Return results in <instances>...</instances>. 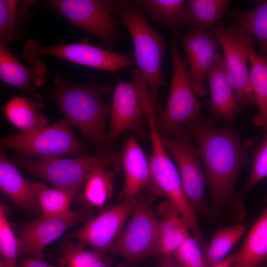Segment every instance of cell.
Returning <instances> with one entry per match:
<instances>
[{
    "mask_svg": "<svg viewBox=\"0 0 267 267\" xmlns=\"http://www.w3.org/2000/svg\"><path fill=\"white\" fill-rule=\"evenodd\" d=\"M202 159L211 194L212 222L242 223L245 215L244 200L235 189L242 169L250 162V151L259 142L251 138L241 142L236 131L219 128L200 117L186 124Z\"/></svg>",
    "mask_w": 267,
    "mask_h": 267,
    "instance_id": "6da1fadb",
    "label": "cell"
},
{
    "mask_svg": "<svg viewBox=\"0 0 267 267\" xmlns=\"http://www.w3.org/2000/svg\"><path fill=\"white\" fill-rule=\"evenodd\" d=\"M53 83L51 96L69 124L97 146L106 143L105 125L110 117L111 106L105 102L104 96L109 87L93 83H73L60 75Z\"/></svg>",
    "mask_w": 267,
    "mask_h": 267,
    "instance_id": "7a4b0ae2",
    "label": "cell"
},
{
    "mask_svg": "<svg viewBox=\"0 0 267 267\" xmlns=\"http://www.w3.org/2000/svg\"><path fill=\"white\" fill-rule=\"evenodd\" d=\"M142 10L138 0H114V14L124 24L132 37L134 61L149 87L150 105L156 112L159 106V90L165 85L162 62L165 38L152 27Z\"/></svg>",
    "mask_w": 267,
    "mask_h": 267,
    "instance_id": "3957f363",
    "label": "cell"
},
{
    "mask_svg": "<svg viewBox=\"0 0 267 267\" xmlns=\"http://www.w3.org/2000/svg\"><path fill=\"white\" fill-rule=\"evenodd\" d=\"M147 117L152 146L149 160L151 187L157 194L165 196L178 210L204 251L207 245L198 226L196 213L185 193L179 174L166 152L157 130L155 114L149 112Z\"/></svg>",
    "mask_w": 267,
    "mask_h": 267,
    "instance_id": "277c9868",
    "label": "cell"
},
{
    "mask_svg": "<svg viewBox=\"0 0 267 267\" xmlns=\"http://www.w3.org/2000/svg\"><path fill=\"white\" fill-rule=\"evenodd\" d=\"M171 57L173 75L167 103L164 111L156 122L157 130L161 137H167L181 126L187 124L201 116L199 102L193 91L187 60L182 58L178 44V30L171 29Z\"/></svg>",
    "mask_w": 267,
    "mask_h": 267,
    "instance_id": "5b68a950",
    "label": "cell"
},
{
    "mask_svg": "<svg viewBox=\"0 0 267 267\" xmlns=\"http://www.w3.org/2000/svg\"><path fill=\"white\" fill-rule=\"evenodd\" d=\"M12 161L16 166L46 180L56 188L74 194L93 169L103 166L118 169L121 159L120 154L116 153L100 156L82 155L73 159L32 160L17 157Z\"/></svg>",
    "mask_w": 267,
    "mask_h": 267,
    "instance_id": "8992f818",
    "label": "cell"
},
{
    "mask_svg": "<svg viewBox=\"0 0 267 267\" xmlns=\"http://www.w3.org/2000/svg\"><path fill=\"white\" fill-rule=\"evenodd\" d=\"M0 145L2 148L16 150L26 158L39 160L67 155L80 156L87 149L86 145L74 135L67 121L63 119L31 132L2 137Z\"/></svg>",
    "mask_w": 267,
    "mask_h": 267,
    "instance_id": "52a82bcc",
    "label": "cell"
},
{
    "mask_svg": "<svg viewBox=\"0 0 267 267\" xmlns=\"http://www.w3.org/2000/svg\"><path fill=\"white\" fill-rule=\"evenodd\" d=\"M23 49L24 58L32 64L44 55H52L82 65L112 72L136 64L129 56L92 45L87 38L77 43L48 45H40L34 39H30Z\"/></svg>",
    "mask_w": 267,
    "mask_h": 267,
    "instance_id": "ba28073f",
    "label": "cell"
},
{
    "mask_svg": "<svg viewBox=\"0 0 267 267\" xmlns=\"http://www.w3.org/2000/svg\"><path fill=\"white\" fill-rule=\"evenodd\" d=\"M174 133V137H162L163 143L177 164L183 188L194 210L208 220L211 208L204 192L208 179L201 166L200 151L181 127Z\"/></svg>",
    "mask_w": 267,
    "mask_h": 267,
    "instance_id": "9c48e42d",
    "label": "cell"
},
{
    "mask_svg": "<svg viewBox=\"0 0 267 267\" xmlns=\"http://www.w3.org/2000/svg\"><path fill=\"white\" fill-rule=\"evenodd\" d=\"M147 83L139 70L134 68L129 81L119 80L111 106V125L107 143H113L123 133L138 130L147 116L150 104Z\"/></svg>",
    "mask_w": 267,
    "mask_h": 267,
    "instance_id": "30bf717a",
    "label": "cell"
},
{
    "mask_svg": "<svg viewBox=\"0 0 267 267\" xmlns=\"http://www.w3.org/2000/svg\"><path fill=\"white\" fill-rule=\"evenodd\" d=\"M49 3L73 26L98 38L102 47L112 50L119 32L113 17L114 0H52Z\"/></svg>",
    "mask_w": 267,
    "mask_h": 267,
    "instance_id": "8fae6325",
    "label": "cell"
},
{
    "mask_svg": "<svg viewBox=\"0 0 267 267\" xmlns=\"http://www.w3.org/2000/svg\"><path fill=\"white\" fill-rule=\"evenodd\" d=\"M159 232L160 221L149 203L137 201L129 222L108 252L132 261L160 256Z\"/></svg>",
    "mask_w": 267,
    "mask_h": 267,
    "instance_id": "7c38bea8",
    "label": "cell"
},
{
    "mask_svg": "<svg viewBox=\"0 0 267 267\" xmlns=\"http://www.w3.org/2000/svg\"><path fill=\"white\" fill-rule=\"evenodd\" d=\"M224 53L226 74L240 109L255 102L250 83L247 47L248 34L235 26L220 22L212 28Z\"/></svg>",
    "mask_w": 267,
    "mask_h": 267,
    "instance_id": "4fadbf2b",
    "label": "cell"
},
{
    "mask_svg": "<svg viewBox=\"0 0 267 267\" xmlns=\"http://www.w3.org/2000/svg\"><path fill=\"white\" fill-rule=\"evenodd\" d=\"M89 206H85L76 212L70 210L59 216L42 217L27 223L19 232L20 254H30L32 258L42 259L44 249L47 245L59 238L72 226L89 219Z\"/></svg>",
    "mask_w": 267,
    "mask_h": 267,
    "instance_id": "5bb4252c",
    "label": "cell"
},
{
    "mask_svg": "<svg viewBox=\"0 0 267 267\" xmlns=\"http://www.w3.org/2000/svg\"><path fill=\"white\" fill-rule=\"evenodd\" d=\"M135 197L106 210L90 219L77 232L67 236L88 244L98 253L108 251L120 233L137 202Z\"/></svg>",
    "mask_w": 267,
    "mask_h": 267,
    "instance_id": "9a60e30c",
    "label": "cell"
},
{
    "mask_svg": "<svg viewBox=\"0 0 267 267\" xmlns=\"http://www.w3.org/2000/svg\"><path fill=\"white\" fill-rule=\"evenodd\" d=\"M190 64L189 74L195 95L204 97L207 92L205 81L220 53V44L214 34L195 30L179 38Z\"/></svg>",
    "mask_w": 267,
    "mask_h": 267,
    "instance_id": "2e32d148",
    "label": "cell"
},
{
    "mask_svg": "<svg viewBox=\"0 0 267 267\" xmlns=\"http://www.w3.org/2000/svg\"><path fill=\"white\" fill-rule=\"evenodd\" d=\"M46 74V67L40 59L27 68L4 44H0V78L2 82L20 89L35 98L41 99L36 91L45 83Z\"/></svg>",
    "mask_w": 267,
    "mask_h": 267,
    "instance_id": "e0dca14e",
    "label": "cell"
},
{
    "mask_svg": "<svg viewBox=\"0 0 267 267\" xmlns=\"http://www.w3.org/2000/svg\"><path fill=\"white\" fill-rule=\"evenodd\" d=\"M207 77L210 92L209 106L212 114L225 122L233 121L240 113L241 109L226 75L223 57L220 53Z\"/></svg>",
    "mask_w": 267,
    "mask_h": 267,
    "instance_id": "ac0fdd59",
    "label": "cell"
},
{
    "mask_svg": "<svg viewBox=\"0 0 267 267\" xmlns=\"http://www.w3.org/2000/svg\"><path fill=\"white\" fill-rule=\"evenodd\" d=\"M121 163L125 176L122 197L124 200H131L144 188L151 185L149 161L133 136L126 142Z\"/></svg>",
    "mask_w": 267,
    "mask_h": 267,
    "instance_id": "d6986e66",
    "label": "cell"
},
{
    "mask_svg": "<svg viewBox=\"0 0 267 267\" xmlns=\"http://www.w3.org/2000/svg\"><path fill=\"white\" fill-rule=\"evenodd\" d=\"M0 187L15 204L30 213L39 211L40 205L33 184L26 180L5 154L0 152Z\"/></svg>",
    "mask_w": 267,
    "mask_h": 267,
    "instance_id": "ffe728a7",
    "label": "cell"
},
{
    "mask_svg": "<svg viewBox=\"0 0 267 267\" xmlns=\"http://www.w3.org/2000/svg\"><path fill=\"white\" fill-rule=\"evenodd\" d=\"M160 256L173 254L190 236V229L178 210L168 201L160 206Z\"/></svg>",
    "mask_w": 267,
    "mask_h": 267,
    "instance_id": "44dd1931",
    "label": "cell"
},
{
    "mask_svg": "<svg viewBox=\"0 0 267 267\" xmlns=\"http://www.w3.org/2000/svg\"><path fill=\"white\" fill-rule=\"evenodd\" d=\"M43 107L41 99L14 95L1 108L13 126L21 132H29L47 125L46 118L38 113Z\"/></svg>",
    "mask_w": 267,
    "mask_h": 267,
    "instance_id": "7402d4cb",
    "label": "cell"
},
{
    "mask_svg": "<svg viewBox=\"0 0 267 267\" xmlns=\"http://www.w3.org/2000/svg\"><path fill=\"white\" fill-rule=\"evenodd\" d=\"M267 262V205L248 234L231 267H256Z\"/></svg>",
    "mask_w": 267,
    "mask_h": 267,
    "instance_id": "603a6c76",
    "label": "cell"
},
{
    "mask_svg": "<svg viewBox=\"0 0 267 267\" xmlns=\"http://www.w3.org/2000/svg\"><path fill=\"white\" fill-rule=\"evenodd\" d=\"M252 38L248 34L247 39L250 63V83L255 102L259 108L258 119L265 130L267 128V56L256 53Z\"/></svg>",
    "mask_w": 267,
    "mask_h": 267,
    "instance_id": "cb8c5ba5",
    "label": "cell"
},
{
    "mask_svg": "<svg viewBox=\"0 0 267 267\" xmlns=\"http://www.w3.org/2000/svg\"><path fill=\"white\" fill-rule=\"evenodd\" d=\"M228 14L234 26L258 40L259 54L267 56V0L258 1L250 10L230 9Z\"/></svg>",
    "mask_w": 267,
    "mask_h": 267,
    "instance_id": "d4e9b609",
    "label": "cell"
},
{
    "mask_svg": "<svg viewBox=\"0 0 267 267\" xmlns=\"http://www.w3.org/2000/svg\"><path fill=\"white\" fill-rule=\"evenodd\" d=\"M230 3L227 0H190L185 3V25L207 31L222 17Z\"/></svg>",
    "mask_w": 267,
    "mask_h": 267,
    "instance_id": "484cf974",
    "label": "cell"
},
{
    "mask_svg": "<svg viewBox=\"0 0 267 267\" xmlns=\"http://www.w3.org/2000/svg\"><path fill=\"white\" fill-rule=\"evenodd\" d=\"M246 228V225L242 223H233L218 228L203 252L207 267H211L223 260L243 236Z\"/></svg>",
    "mask_w": 267,
    "mask_h": 267,
    "instance_id": "4316f807",
    "label": "cell"
},
{
    "mask_svg": "<svg viewBox=\"0 0 267 267\" xmlns=\"http://www.w3.org/2000/svg\"><path fill=\"white\" fill-rule=\"evenodd\" d=\"M139 3L151 19L172 29L184 27L185 1L183 0H140Z\"/></svg>",
    "mask_w": 267,
    "mask_h": 267,
    "instance_id": "83f0119b",
    "label": "cell"
},
{
    "mask_svg": "<svg viewBox=\"0 0 267 267\" xmlns=\"http://www.w3.org/2000/svg\"><path fill=\"white\" fill-rule=\"evenodd\" d=\"M33 187L42 212V217L59 216L68 212L73 194L56 188H49L43 182H35Z\"/></svg>",
    "mask_w": 267,
    "mask_h": 267,
    "instance_id": "f1b7e54d",
    "label": "cell"
},
{
    "mask_svg": "<svg viewBox=\"0 0 267 267\" xmlns=\"http://www.w3.org/2000/svg\"><path fill=\"white\" fill-rule=\"evenodd\" d=\"M106 167L99 166L88 175L84 190V197L89 205L102 207L113 193L112 173Z\"/></svg>",
    "mask_w": 267,
    "mask_h": 267,
    "instance_id": "f546056e",
    "label": "cell"
},
{
    "mask_svg": "<svg viewBox=\"0 0 267 267\" xmlns=\"http://www.w3.org/2000/svg\"><path fill=\"white\" fill-rule=\"evenodd\" d=\"M0 252L1 258L7 267H17V260L20 254L18 238H17L7 219L6 208L0 206Z\"/></svg>",
    "mask_w": 267,
    "mask_h": 267,
    "instance_id": "4dcf8cb0",
    "label": "cell"
},
{
    "mask_svg": "<svg viewBox=\"0 0 267 267\" xmlns=\"http://www.w3.org/2000/svg\"><path fill=\"white\" fill-rule=\"evenodd\" d=\"M264 130L265 134L253 152L250 173L244 185L239 191L244 199L253 187L267 177V128Z\"/></svg>",
    "mask_w": 267,
    "mask_h": 267,
    "instance_id": "1f68e13d",
    "label": "cell"
},
{
    "mask_svg": "<svg viewBox=\"0 0 267 267\" xmlns=\"http://www.w3.org/2000/svg\"><path fill=\"white\" fill-rule=\"evenodd\" d=\"M21 3L18 0H0V43L5 45L10 44L14 37L19 13L26 12L27 7L20 12L17 7Z\"/></svg>",
    "mask_w": 267,
    "mask_h": 267,
    "instance_id": "d6a6232c",
    "label": "cell"
},
{
    "mask_svg": "<svg viewBox=\"0 0 267 267\" xmlns=\"http://www.w3.org/2000/svg\"><path fill=\"white\" fill-rule=\"evenodd\" d=\"M202 251L197 239L190 236L173 255L178 267H207Z\"/></svg>",
    "mask_w": 267,
    "mask_h": 267,
    "instance_id": "836d02e7",
    "label": "cell"
},
{
    "mask_svg": "<svg viewBox=\"0 0 267 267\" xmlns=\"http://www.w3.org/2000/svg\"><path fill=\"white\" fill-rule=\"evenodd\" d=\"M100 258L99 253L87 251L81 244L68 243L60 262L64 267H89Z\"/></svg>",
    "mask_w": 267,
    "mask_h": 267,
    "instance_id": "e575fe53",
    "label": "cell"
},
{
    "mask_svg": "<svg viewBox=\"0 0 267 267\" xmlns=\"http://www.w3.org/2000/svg\"><path fill=\"white\" fill-rule=\"evenodd\" d=\"M21 267H56L48 264L41 259L31 258L25 260L21 266Z\"/></svg>",
    "mask_w": 267,
    "mask_h": 267,
    "instance_id": "d590c367",
    "label": "cell"
},
{
    "mask_svg": "<svg viewBox=\"0 0 267 267\" xmlns=\"http://www.w3.org/2000/svg\"><path fill=\"white\" fill-rule=\"evenodd\" d=\"M162 257L159 267H178L173 254L163 255Z\"/></svg>",
    "mask_w": 267,
    "mask_h": 267,
    "instance_id": "8d00e7d4",
    "label": "cell"
},
{
    "mask_svg": "<svg viewBox=\"0 0 267 267\" xmlns=\"http://www.w3.org/2000/svg\"><path fill=\"white\" fill-rule=\"evenodd\" d=\"M237 254V251L234 252L229 256L225 258L219 263L211 267H231L235 260Z\"/></svg>",
    "mask_w": 267,
    "mask_h": 267,
    "instance_id": "74e56055",
    "label": "cell"
},
{
    "mask_svg": "<svg viewBox=\"0 0 267 267\" xmlns=\"http://www.w3.org/2000/svg\"><path fill=\"white\" fill-rule=\"evenodd\" d=\"M89 267H108L106 264L100 259L93 263Z\"/></svg>",
    "mask_w": 267,
    "mask_h": 267,
    "instance_id": "f35d334b",
    "label": "cell"
},
{
    "mask_svg": "<svg viewBox=\"0 0 267 267\" xmlns=\"http://www.w3.org/2000/svg\"><path fill=\"white\" fill-rule=\"evenodd\" d=\"M0 267H7L2 258L0 259Z\"/></svg>",
    "mask_w": 267,
    "mask_h": 267,
    "instance_id": "ab89813d",
    "label": "cell"
},
{
    "mask_svg": "<svg viewBox=\"0 0 267 267\" xmlns=\"http://www.w3.org/2000/svg\"><path fill=\"white\" fill-rule=\"evenodd\" d=\"M256 267H267V262L263 263Z\"/></svg>",
    "mask_w": 267,
    "mask_h": 267,
    "instance_id": "60d3db41",
    "label": "cell"
},
{
    "mask_svg": "<svg viewBox=\"0 0 267 267\" xmlns=\"http://www.w3.org/2000/svg\"></svg>",
    "mask_w": 267,
    "mask_h": 267,
    "instance_id": "b9f144b4",
    "label": "cell"
}]
</instances>
